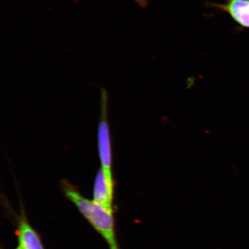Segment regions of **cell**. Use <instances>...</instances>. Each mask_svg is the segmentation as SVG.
<instances>
[{"mask_svg": "<svg viewBox=\"0 0 249 249\" xmlns=\"http://www.w3.org/2000/svg\"><path fill=\"white\" fill-rule=\"evenodd\" d=\"M61 186L67 198L76 205L80 213L105 239L109 249H120L115 232L113 212L106 210L94 201L84 197L66 180H62Z\"/></svg>", "mask_w": 249, "mask_h": 249, "instance_id": "obj_1", "label": "cell"}, {"mask_svg": "<svg viewBox=\"0 0 249 249\" xmlns=\"http://www.w3.org/2000/svg\"><path fill=\"white\" fill-rule=\"evenodd\" d=\"M101 101V115L99 124L98 144L101 168L105 176L113 177L112 174V151L110 130L107 122V94L102 89Z\"/></svg>", "mask_w": 249, "mask_h": 249, "instance_id": "obj_2", "label": "cell"}, {"mask_svg": "<svg viewBox=\"0 0 249 249\" xmlns=\"http://www.w3.org/2000/svg\"><path fill=\"white\" fill-rule=\"evenodd\" d=\"M222 4L208 2L209 7L228 14L241 27L249 29V0H223Z\"/></svg>", "mask_w": 249, "mask_h": 249, "instance_id": "obj_3", "label": "cell"}, {"mask_svg": "<svg viewBox=\"0 0 249 249\" xmlns=\"http://www.w3.org/2000/svg\"><path fill=\"white\" fill-rule=\"evenodd\" d=\"M114 181L113 178L105 176L101 168L98 171L93 185V200L109 211H113Z\"/></svg>", "mask_w": 249, "mask_h": 249, "instance_id": "obj_4", "label": "cell"}, {"mask_svg": "<svg viewBox=\"0 0 249 249\" xmlns=\"http://www.w3.org/2000/svg\"><path fill=\"white\" fill-rule=\"evenodd\" d=\"M18 228L17 235L18 236V245L23 249H45L43 246L41 238L31 226L27 219L24 210L17 220Z\"/></svg>", "mask_w": 249, "mask_h": 249, "instance_id": "obj_5", "label": "cell"}, {"mask_svg": "<svg viewBox=\"0 0 249 249\" xmlns=\"http://www.w3.org/2000/svg\"><path fill=\"white\" fill-rule=\"evenodd\" d=\"M139 7L142 8H146L147 7L148 3L147 0H134Z\"/></svg>", "mask_w": 249, "mask_h": 249, "instance_id": "obj_6", "label": "cell"}, {"mask_svg": "<svg viewBox=\"0 0 249 249\" xmlns=\"http://www.w3.org/2000/svg\"><path fill=\"white\" fill-rule=\"evenodd\" d=\"M15 249H23V248H21L19 245L18 246V247L16 248Z\"/></svg>", "mask_w": 249, "mask_h": 249, "instance_id": "obj_7", "label": "cell"}]
</instances>
